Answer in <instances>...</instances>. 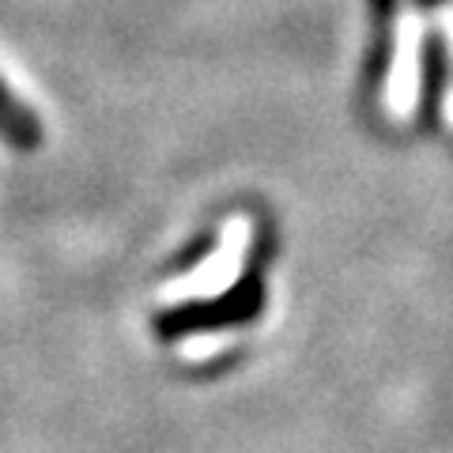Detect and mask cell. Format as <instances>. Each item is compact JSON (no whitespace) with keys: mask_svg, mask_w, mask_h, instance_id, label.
Listing matches in <instances>:
<instances>
[{"mask_svg":"<svg viewBox=\"0 0 453 453\" xmlns=\"http://www.w3.org/2000/svg\"><path fill=\"white\" fill-rule=\"evenodd\" d=\"M0 136H4L16 151H31V148H38V140H42L38 113L31 106H23L19 98L12 95L4 76H0Z\"/></svg>","mask_w":453,"mask_h":453,"instance_id":"7a4b0ae2","label":"cell"},{"mask_svg":"<svg viewBox=\"0 0 453 453\" xmlns=\"http://www.w3.org/2000/svg\"><path fill=\"white\" fill-rule=\"evenodd\" d=\"M416 19L404 16L401 23V46H396V65H393V76H389V106L396 113L412 110L416 103Z\"/></svg>","mask_w":453,"mask_h":453,"instance_id":"6da1fadb","label":"cell"}]
</instances>
